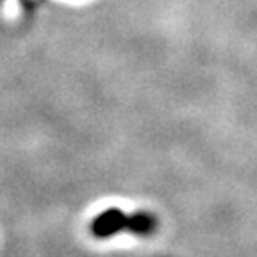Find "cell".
Returning <instances> with one entry per match:
<instances>
[{
	"label": "cell",
	"instance_id": "obj_1",
	"mask_svg": "<svg viewBox=\"0 0 257 257\" xmlns=\"http://www.w3.org/2000/svg\"><path fill=\"white\" fill-rule=\"evenodd\" d=\"M156 227V218L150 214L138 213L133 216H125L118 209H109L93 221L91 230L96 237H107L118 234L121 230H128L134 234H149Z\"/></svg>",
	"mask_w": 257,
	"mask_h": 257
}]
</instances>
